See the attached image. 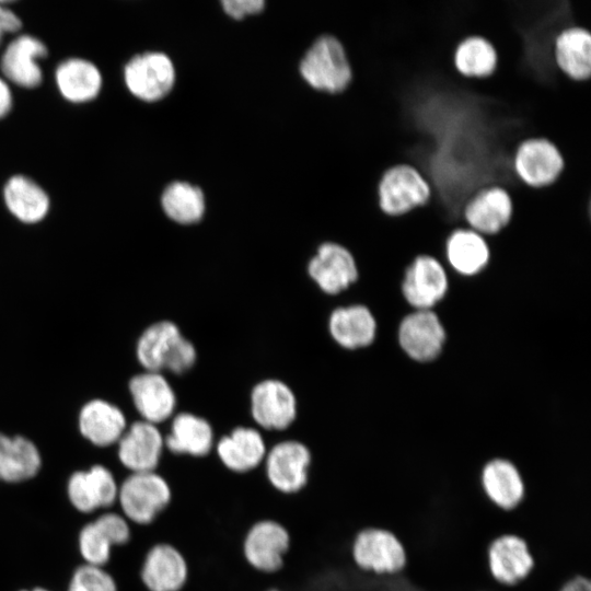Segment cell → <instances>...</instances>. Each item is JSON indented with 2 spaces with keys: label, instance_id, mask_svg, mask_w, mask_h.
<instances>
[{
  "label": "cell",
  "instance_id": "obj_1",
  "mask_svg": "<svg viewBox=\"0 0 591 591\" xmlns=\"http://www.w3.org/2000/svg\"><path fill=\"white\" fill-rule=\"evenodd\" d=\"M137 358L147 371L161 373L167 370L182 374L193 368L197 352L175 323L161 321L150 325L140 336Z\"/></svg>",
  "mask_w": 591,
  "mask_h": 591
},
{
  "label": "cell",
  "instance_id": "obj_2",
  "mask_svg": "<svg viewBox=\"0 0 591 591\" xmlns=\"http://www.w3.org/2000/svg\"><path fill=\"white\" fill-rule=\"evenodd\" d=\"M395 338L399 351L420 366L438 360L448 343V329L438 311L410 310L399 320Z\"/></svg>",
  "mask_w": 591,
  "mask_h": 591
},
{
  "label": "cell",
  "instance_id": "obj_3",
  "mask_svg": "<svg viewBox=\"0 0 591 591\" xmlns=\"http://www.w3.org/2000/svg\"><path fill=\"white\" fill-rule=\"evenodd\" d=\"M302 77L313 88L329 93L346 91L352 81V68L343 42L332 34L320 36L300 62Z\"/></svg>",
  "mask_w": 591,
  "mask_h": 591
},
{
  "label": "cell",
  "instance_id": "obj_4",
  "mask_svg": "<svg viewBox=\"0 0 591 591\" xmlns=\"http://www.w3.org/2000/svg\"><path fill=\"white\" fill-rule=\"evenodd\" d=\"M117 499L127 520L148 525L171 506L173 489L155 471L131 473L118 487Z\"/></svg>",
  "mask_w": 591,
  "mask_h": 591
},
{
  "label": "cell",
  "instance_id": "obj_5",
  "mask_svg": "<svg viewBox=\"0 0 591 591\" xmlns=\"http://www.w3.org/2000/svg\"><path fill=\"white\" fill-rule=\"evenodd\" d=\"M436 256L419 254L405 267L399 293L409 310H434L448 297L451 278Z\"/></svg>",
  "mask_w": 591,
  "mask_h": 591
},
{
  "label": "cell",
  "instance_id": "obj_6",
  "mask_svg": "<svg viewBox=\"0 0 591 591\" xmlns=\"http://www.w3.org/2000/svg\"><path fill=\"white\" fill-rule=\"evenodd\" d=\"M291 544V533L282 522L269 518L259 519L243 535L242 557L255 571L273 575L283 568Z\"/></svg>",
  "mask_w": 591,
  "mask_h": 591
},
{
  "label": "cell",
  "instance_id": "obj_7",
  "mask_svg": "<svg viewBox=\"0 0 591 591\" xmlns=\"http://www.w3.org/2000/svg\"><path fill=\"white\" fill-rule=\"evenodd\" d=\"M312 453L299 440H283L267 450L263 462L266 482L277 493L294 496L310 483Z\"/></svg>",
  "mask_w": 591,
  "mask_h": 591
},
{
  "label": "cell",
  "instance_id": "obj_8",
  "mask_svg": "<svg viewBox=\"0 0 591 591\" xmlns=\"http://www.w3.org/2000/svg\"><path fill=\"white\" fill-rule=\"evenodd\" d=\"M378 197L383 213L398 217L426 205L431 188L417 169L402 163L384 171L378 184Z\"/></svg>",
  "mask_w": 591,
  "mask_h": 591
},
{
  "label": "cell",
  "instance_id": "obj_9",
  "mask_svg": "<svg viewBox=\"0 0 591 591\" xmlns=\"http://www.w3.org/2000/svg\"><path fill=\"white\" fill-rule=\"evenodd\" d=\"M350 554L358 569L376 575L396 573L406 564V554L397 537L376 528L359 531L352 540Z\"/></svg>",
  "mask_w": 591,
  "mask_h": 591
},
{
  "label": "cell",
  "instance_id": "obj_10",
  "mask_svg": "<svg viewBox=\"0 0 591 591\" xmlns=\"http://www.w3.org/2000/svg\"><path fill=\"white\" fill-rule=\"evenodd\" d=\"M124 79L131 94L142 101L154 102L171 91L175 69L164 53L147 51L136 55L127 62Z\"/></svg>",
  "mask_w": 591,
  "mask_h": 591
},
{
  "label": "cell",
  "instance_id": "obj_11",
  "mask_svg": "<svg viewBox=\"0 0 591 591\" xmlns=\"http://www.w3.org/2000/svg\"><path fill=\"white\" fill-rule=\"evenodd\" d=\"M308 273L327 294H338L359 278V267L352 252L337 242L321 244L308 265Z\"/></svg>",
  "mask_w": 591,
  "mask_h": 591
},
{
  "label": "cell",
  "instance_id": "obj_12",
  "mask_svg": "<svg viewBox=\"0 0 591 591\" xmlns=\"http://www.w3.org/2000/svg\"><path fill=\"white\" fill-rule=\"evenodd\" d=\"M190 576L185 554L171 543H158L146 554L140 578L148 591H183Z\"/></svg>",
  "mask_w": 591,
  "mask_h": 591
},
{
  "label": "cell",
  "instance_id": "obj_13",
  "mask_svg": "<svg viewBox=\"0 0 591 591\" xmlns=\"http://www.w3.org/2000/svg\"><path fill=\"white\" fill-rule=\"evenodd\" d=\"M564 167L557 147L545 138H529L515 149L513 170L530 187H544L556 181Z\"/></svg>",
  "mask_w": 591,
  "mask_h": 591
},
{
  "label": "cell",
  "instance_id": "obj_14",
  "mask_svg": "<svg viewBox=\"0 0 591 591\" xmlns=\"http://www.w3.org/2000/svg\"><path fill=\"white\" fill-rule=\"evenodd\" d=\"M251 414L266 430H285L297 417V398L282 381L267 379L257 383L251 393Z\"/></svg>",
  "mask_w": 591,
  "mask_h": 591
},
{
  "label": "cell",
  "instance_id": "obj_15",
  "mask_svg": "<svg viewBox=\"0 0 591 591\" xmlns=\"http://www.w3.org/2000/svg\"><path fill=\"white\" fill-rule=\"evenodd\" d=\"M512 216V202L508 192L498 185L476 190L465 202L463 218L466 225L484 236L502 231Z\"/></svg>",
  "mask_w": 591,
  "mask_h": 591
},
{
  "label": "cell",
  "instance_id": "obj_16",
  "mask_svg": "<svg viewBox=\"0 0 591 591\" xmlns=\"http://www.w3.org/2000/svg\"><path fill=\"white\" fill-rule=\"evenodd\" d=\"M490 258L486 237L467 227L454 229L445 240L443 264L462 278H474L483 274Z\"/></svg>",
  "mask_w": 591,
  "mask_h": 591
},
{
  "label": "cell",
  "instance_id": "obj_17",
  "mask_svg": "<svg viewBox=\"0 0 591 591\" xmlns=\"http://www.w3.org/2000/svg\"><path fill=\"white\" fill-rule=\"evenodd\" d=\"M118 442V457L131 473L154 472L165 448L157 425L144 420L134 422Z\"/></svg>",
  "mask_w": 591,
  "mask_h": 591
},
{
  "label": "cell",
  "instance_id": "obj_18",
  "mask_svg": "<svg viewBox=\"0 0 591 591\" xmlns=\"http://www.w3.org/2000/svg\"><path fill=\"white\" fill-rule=\"evenodd\" d=\"M215 448L223 467L237 475L248 474L262 465L268 450L262 433L244 426L222 436Z\"/></svg>",
  "mask_w": 591,
  "mask_h": 591
},
{
  "label": "cell",
  "instance_id": "obj_19",
  "mask_svg": "<svg viewBox=\"0 0 591 591\" xmlns=\"http://www.w3.org/2000/svg\"><path fill=\"white\" fill-rule=\"evenodd\" d=\"M128 520L117 513H105L84 525L79 534V549L89 565L102 567L114 546L130 540Z\"/></svg>",
  "mask_w": 591,
  "mask_h": 591
},
{
  "label": "cell",
  "instance_id": "obj_20",
  "mask_svg": "<svg viewBox=\"0 0 591 591\" xmlns=\"http://www.w3.org/2000/svg\"><path fill=\"white\" fill-rule=\"evenodd\" d=\"M334 341L347 350L370 347L376 339L379 323L372 310L361 303L336 308L328 318Z\"/></svg>",
  "mask_w": 591,
  "mask_h": 591
},
{
  "label": "cell",
  "instance_id": "obj_21",
  "mask_svg": "<svg viewBox=\"0 0 591 591\" xmlns=\"http://www.w3.org/2000/svg\"><path fill=\"white\" fill-rule=\"evenodd\" d=\"M47 54L42 40L27 34L20 35L7 46L1 56L2 74L21 88L34 89L43 80L37 59L45 58Z\"/></svg>",
  "mask_w": 591,
  "mask_h": 591
},
{
  "label": "cell",
  "instance_id": "obj_22",
  "mask_svg": "<svg viewBox=\"0 0 591 591\" xmlns=\"http://www.w3.org/2000/svg\"><path fill=\"white\" fill-rule=\"evenodd\" d=\"M72 506L81 512H92L114 503L118 485L106 467L94 465L88 471L73 473L67 485Z\"/></svg>",
  "mask_w": 591,
  "mask_h": 591
},
{
  "label": "cell",
  "instance_id": "obj_23",
  "mask_svg": "<svg viewBox=\"0 0 591 591\" xmlns=\"http://www.w3.org/2000/svg\"><path fill=\"white\" fill-rule=\"evenodd\" d=\"M135 407L144 421L157 425L169 419L175 409V393L159 372H143L129 382Z\"/></svg>",
  "mask_w": 591,
  "mask_h": 591
},
{
  "label": "cell",
  "instance_id": "obj_24",
  "mask_svg": "<svg viewBox=\"0 0 591 591\" xmlns=\"http://www.w3.org/2000/svg\"><path fill=\"white\" fill-rule=\"evenodd\" d=\"M487 556L491 576L506 586L521 581L534 565L526 543L511 534L497 537L489 545Z\"/></svg>",
  "mask_w": 591,
  "mask_h": 591
},
{
  "label": "cell",
  "instance_id": "obj_25",
  "mask_svg": "<svg viewBox=\"0 0 591 591\" xmlns=\"http://www.w3.org/2000/svg\"><path fill=\"white\" fill-rule=\"evenodd\" d=\"M164 447L175 455L205 457L215 447V433L209 421L190 413L177 414L164 437Z\"/></svg>",
  "mask_w": 591,
  "mask_h": 591
},
{
  "label": "cell",
  "instance_id": "obj_26",
  "mask_svg": "<svg viewBox=\"0 0 591 591\" xmlns=\"http://www.w3.org/2000/svg\"><path fill=\"white\" fill-rule=\"evenodd\" d=\"M558 69L573 81L591 79V32L581 26L561 30L554 42Z\"/></svg>",
  "mask_w": 591,
  "mask_h": 591
},
{
  "label": "cell",
  "instance_id": "obj_27",
  "mask_svg": "<svg viewBox=\"0 0 591 591\" xmlns=\"http://www.w3.org/2000/svg\"><path fill=\"white\" fill-rule=\"evenodd\" d=\"M480 483L487 498L503 510L517 507L524 495V486L518 468L505 459L488 461L482 470Z\"/></svg>",
  "mask_w": 591,
  "mask_h": 591
},
{
  "label": "cell",
  "instance_id": "obj_28",
  "mask_svg": "<svg viewBox=\"0 0 591 591\" xmlns=\"http://www.w3.org/2000/svg\"><path fill=\"white\" fill-rule=\"evenodd\" d=\"M80 431L97 447L111 445L126 431V418L121 410L101 399L83 406L79 417Z\"/></svg>",
  "mask_w": 591,
  "mask_h": 591
},
{
  "label": "cell",
  "instance_id": "obj_29",
  "mask_svg": "<svg viewBox=\"0 0 591 591\" xmlns=\"http://www.w3.org/2000/svg\"><path fill=\"white\" fill-rule=\"evenodd\" d=\"M55 79L60 94L77 104L92 101L102 88L99 68L82 58H70L59 63Z\"/></svg>",
  "mask_w": 591,
  "mask_h": 591
},
{
  "label": "cell",
  "instance_id": "obj_30",
  "mask_svg": "<svg viewBox=\"0 0 591 591\" xmlns=\"http://www.w3.org/2000/svg\"><path fill=\"white\" fill-rule=\"evenodd\" d=\"M3 197L10 212L24 223L39 222L49 210L47 193L24 175H14L5 183Z\"/></svg>",
  "mask_w": 591,
  "mask_h": 591
},
{
  "label": "cell",
  "instance_id": "obj_31",
  "mask_svg": "<svg viewBox=\"0 0 591 591\" xmlns=\"http://www.w3.org/2000/svg\"><path fill=\"white\" fill-rule=\"evenodd\" d=\"M40 465V454L32 441L0 433V480H27L38 473Z\"/></svg>",
  "mask_w": 591,
  "mask_h": 591
},
{
  "label": "cell",
  "instance_id": "obj_32",
  "mask_svg": "<svg viewBox=\"0 0 591 591\" xmlns=\"http://www.w3.org/2000/svg\"><path fill=\"white\" fill-rule=\"evenodd\" d=\"M456 71L465 78L491 76L497 67V53L485 37L473 35L461 40L453 55Z\"/></svg>",
  "mask_w": 591,
  "mask_h": 591
},
{
  "label": "cell",
  "instance_id": "obj_33",
  "mask_svg": "<svg viewBox=\"0 0 591 591\" xmlns=\"http://www.w3.org/2000/svg\"><path fill=\"white\" fill-rule=\"evenodd\" d=\"M161 204L167 217L182 224L199 221L205 212L202 190L187 182H173L162 194Z\"/></svg>",
  "mask_w": 591,
  "mask_h": 591
},
{
  "label": "cell",
  "instance_id": "obj_34",
  "mask_svg": "<svg viewBox=\"0 0 591 591\" xmlns=\"http://www.w3.org/2000/svg\"><path fill=\"white\" fill-rule=\"evenodd\" d=\"M68 591H117V586L102 567L85 564L74 571Z\"/></svg>",
  "mask_w": 591,
  "mask_h": 591
},
{
  "label": "cell",
  "instance_id": "obj_35",
  "mask_svg": "<svg viewBox=\"0 0 591 591\" xmlns=\"http://www.w3.org/2000/svg\"><path fill=\"white\" fill-rule=\"evenodd\" d=\"M221 3L224 11L235 19L256 13L265 5L263 0H223Z\"/></svg>",
  "mask_w": 591,
  "mask_h": 591
},
{
  "label": "cell",
  "instance_id": "obj_36",
  "mask_svg": "<svg viewBox=\"0 0 591 591\" xmlns=\"http://www.w3.org/2000/svg\"><path fill=\"white\" fill-rule=\"evenodd\" d=\"M21 26L22 22L19 16L0 2V44L4 34L15 33Z\"/></svg>",
  "mask_w": 591,
  "mask_h": 591
},
{
  "label": "cell",
  "instance_id": "obj_37",
  "mask_svg": "<svg viewBox=\"0 0 591 591\" xmlns=\"http://www.w3.org/2000/svg\"><path fill=\"white\" fill-rule=\"evenodd\" d=\"M13 104L12 93L8 83L0 78V119L7 116Z\"/></svg>",
  "mask_w": 591,
  "mask_h": 591
},
{
  "label": "cell",
  "instance_id": "obj_38",
  "mask_svg": "<svg viewBox=\"0 0 591 591\" xmlns=\"http://www.w3.org/2000/svg\"><path fill=\"white\" fill-rule=\"evenodd\" d=\"M558 591H591V580L576 577L568 580Z\"/></svg>",
  "mask_w": 591,
  "mask_h": 591
},
{
  "label": "cell",
  "instance_id": "obj_39",
  "mask_svg": "<svg viewBox=\"0 0 591 591\" xmlns=\"http://www.w3.org/2000/svg\"><path fill=\"white\" fill-rule=\"evenodd\" d=\"M21 591H48V590L43 589V588H35L33 590H21Z\"/></svg>",
  "mask_w": 591,
  "mask_h": 591
},
{
  "label": "cell",
  "instance_id": "obj_40",
  "mask_svg": "<svg viewBox=\"0 0 591 591\" xmlns=\"http://www.w3.org/2000/svg\"><path fill=\"white\" fill-rule=\"evenodd\" d=\"M267 591H281V590H278V589H270V590H267Z\"/></svg>",
  "mask_w": 591,
  "mask_h": 591
}]
</instances>
